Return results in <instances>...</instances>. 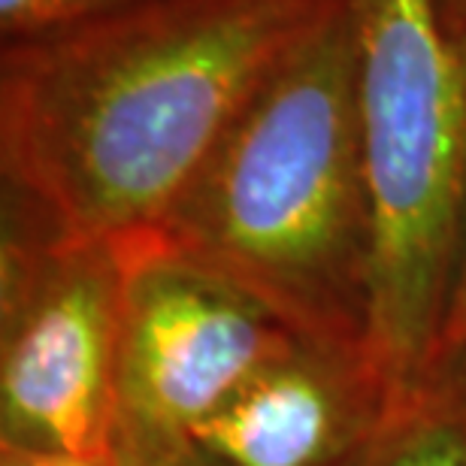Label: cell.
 Here are the masks:
<instances>
[{
  "mask_svg": "<svg viewBox=\"0 0 466 466\" xmlns=\"http://www.w3.org/2000/svg\"><path fill=\"white\" fill-rule=\"evenodd\" d=\"M333 0H134L0 52V173L70 237L152 230Z\"/></svg>",
  "mask_w": 466,
  "mask_h": 466,
  "instance_id": "1",
  "label": "cell"
},
{
  "mask_svg": "<svg viewBox=\"0 0 466 466\" xmlns=\"http://www.w3.org/2000/svg\"><path fill=\"white\" fill-rule=\"evenodd\" d=\"M152 230L294 333L370 342L376 228L351 0L279 55Z\"/></svg>",
  "mask_w": 466,
  "mask_h": 466,
  "instance_id": "2",
  "label": "cell"
},
{
  "mask_svg": "<svg viewBox=\"0 0 466 466\" xmlns=\"http://www.w3.org/2000/svg\"><path fill=\"white\" fill-rule=\"evenodd\" d=\"M372 194L370 346L406 385L440 351L466 242V46L436 0H351Z\"/></svg>",
  "mask_w": 466,
  "mask_h": 466,
  "instance_id": "3",
  "label": "cell"
},
{
  "mask_svg": "<svg viewBox=\"0 0 466 466\" xmlns=\"http://www.w3.org/2000/svg\"><path fill=\"white\" fill-rule=\"evenodd\" d=\"M125 276V237H70L4 185L0 445L109 451Z\"/></svg>",
  "mask_w": 466,
  "mask_h": 466,
  "instance_id": "4",
  "label": "cell"
},
{
  "mask_svg": "<svg viewBox=\"0 0 466 466\" xmlns=\"http://www.w3.org/2000/svg\"><path fill=\"white\" fill-rule=\"evenodd\" d=\"M125 248L109 454L118 466H176L294 330L155 230L127 233Z\"/></svg>",
  "mask_w": 466,
  "mask_h": 466,
  "instance_id": "5",
  "label": "cell"
},
{
  "mask_svg": "<svg viewBox=\"0 0 466 466\" xmlns=\"http://www.w3.org/2000/svg\"><path fill=\"white\" fill-rule=\"evenodd\" d=\"M397 390L370 342L294 333L203 424L194 449L221 466H354Z\"/></svg>",
  "mask_w": 466,
  "mask_h": 466,
  "instance_id": "6",
  "label": "cell"
},
{
  "mask_svg": "<svg viewBox=\"0 0 466 466\" xmlns=\"http://www.w3.org/2000/svg\"><path fill=\"white\" fill-rule=\"evenodd\" d=\"M354 466H466V351L440 346L400 385L388 418Z\"/></svg>",
  "mask_w": 466,
  "mask_h": 466,
  "instance_id": "7",
  "label": "cell"
},
{
  "mask_svg": "<svg viewBox=\"0 0 466 466\" xmlns=\"http://www.w3.org/2000/svg\"><path fill=\"white\" fill-rule=\"evenodd\" d=\"M130 4L134 0H0V36L4 43L43 40L118 13Z\"/></svg>",
  "mask_w": 466,
  "mask_h": 466,
  "instance_id": "8",
  "label": "cell"
},
{
  "mask_svg": "<svg viewBox=\"0 0 466 466\" xmlns=\"http://www.w3.org/2000/svg\"><path fill=\"white\" fill-rule=\"evenodd\" d=\"M0 466H118L109 451H61L0 445Z\"/></svg>",
  "mask_w": 466,
  "mask_h": 466,
  "instance_id": "9",
  "label": "cell"
},
{
  "mask_svg": "<svg viewBox=\"0 0 466 466\" xmlns=\"http://www.w3.org/2000/svg\"><path fill=\"white\" fill-rule=\"evenodd\" d=\"M440 346L463 349L466 351V242H463V258L458 269V282H454L451 306H449V319H445L442 342Z\"/></svg>",
  "mask_w": 466,
  "mask_h": 466,
  "instance_id": "10",
  "label": "cell"
},
{
  "mask_svg": "<svg viewBox=\"0 0 466 466\" xmlns=\"http://www.w3.org/2000/svg\"><path fill=\"white\" fill-rule=\"evenodd\" d=\"M436 4H440L442 22L451 36L466 46V0H436Z\"/></svg>",
  "mask_w": 466,
  "mask_h": 466,
  "instance_id": "11",
  "label": "cell"
},
{
  "mask_svg": "<svg viewBox=\"0 0 466 466\" xmlns=\"http://www.w3.org/2000/svg\"><path fill=\"white\" fill-rule=\"evenodd\" d=\"M176 466H221L216 458H209V454H203V451H191L188 458L179 461Z\"/></svg>",
  "mask_w": 466,
  "mask_h": 466,
  "instance_id": "12",
  "label": "cell"
}]
</instances>
